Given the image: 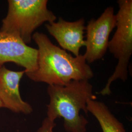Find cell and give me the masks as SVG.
I'll use <instances>...</instances> for the list:
<instances>
[{"label": "cell", "mask_w": 132, "mask_h": 132, "mask_svg": "<svg viewBox=\"0 0 132 132\" xmlns=\"http://www.w3.org/2000/svg\"><path fill=\"white\" fill-rule=\"evenodd\" d=\"M38 46L37 68L26 73L30 80L48 85H65L73 80H90L94 75L84 55L73 56L54 45L43 33H33Z\"/></svg>", "instance_id": "1"}, {"label": "cell", "mask_w": 132, "mask_h": 132, "mask_svg": "<svg viewBox=\"0 0 132 132\" xmlns=\"http://www.w3.org/2000/svg\"><path fill=\"white\" fill-rule=\"evenodd\" d=\"M47 93L50 102L46 117L54 121L63 118L67 132H87L89 122L80 112L83 111L88 114V101L96 99L89 80H73L62 86L48 85Z\"/></svg>", "instance_id": "2"}, {"label": "cell", "mask_w": 132, "mask_h": 132, "mask_svg": "<svg viewBox=\"0 0 132 132\" xmlns=\"http://www.w3.org/2000/svg\"><path fill=\"white\" fill-rule=\"evenodd\" d=\"M47 0H9L8 11L0 31L16 36L26 44L43 23L55 22L57 17L47 9Z\"/></svg>", "instance_id": "3"}, {"label": "cell", "mask_w": 132, "mask_h": 132, "mask_svg": "<svg viewBox=\"0 0 132 132\" xmlns=\"http://www.w3.org/2000/svg\"><path fill=\"white\" fill-rule=\"evenodd\" d=\"M118 3L117 29L109 42L108 48L118 63L105 87L97 93L102 95L111 94V85L113 81L118 79L123 81L127 80L128 67L132 54V1L119 0Z\"/></svg>", "instance_id": "4"}, {"label": "cell", "mask_w": 132, "mask_h": 132, "mask_svg": "<svg viewBox=\"0 0 132 132\" xmlns=\"http://www.w3.org/2000/svg\"><path fill=\"white\" fill-rule=\"evenodd\" d=\"M116 24V15L112 6L106 9L97 19L88 22L85 29L86 50L84 54L87 63H92L103 57L108 50L110 35Z\"/></svg>", "instance_id": "5"}, {"label": "cell", "mask_w": 132, "mask_h": 132, "mask_svg": "<svg viewBox=\"0 0 132 132\" xmlns=\"http://www.w3.org/2000/svg\"><path fill=\"white\" fill-rule=\"evenodd\" d=\"M38 50L30 47L18 37L0 31V68L7 62L24 67L25 73L37 68Z\"/></svg>", "instance_id": "6"}, {"label": "cell", "mask_w": 132, "mask_h": 132, "mask_svg": "<svg viewBox=\"0 0 132 132\" xmlns=\"http://www.w3.org/2000/svg\"><path fill=\"white\" fill-rule=\"evenodd\" d=\"M85 23L84 18L69 22L59 17L57 22L46 24V27L61 48L78 56L80 55V48L86 45L84 36Z\"/></svg>", "instance_id": "7"}, {"label": "cell", "mask_w": 132, "mask_h": 132, "mask_svg": "<svg viewBox=\"0 0 132 132\" xmlns=\"http://www.w3.org/2000/svg\"><path fill=\"white\" fill-rule=\"evenodd\" d=\"M24 73V70L11 71L4 66L0 68V101L3 107L14 113L28 114L33 112V109L22 99L19 89Z\"/></svg>", "instance_id": "8"}, {"label": "cell", "mask_w": 132, "mask_h": 132, "mask_svg": "<svg viewBox=\"0 0 132 132\" xmlns=\"http://www.w3.org/2000/svg\"><path fill=\"white\" fill-rule=\"evenodd\" d=\"M87 109L99 123L102 132H126L124 125L103 102L90 99Z\"/></svg>", "instance_id": "9"}, {"label": "cell", "mask_w": 132, "mask_h": 132, "mask_svg": "<svg viewBox=\"0 0 132 132\" xmlns=\"http://www.w3.org/2000/svg\"><path fill=\"white\" fill-rule=\"evenodd\" d=\"M56 126L55 121L46 117L36 132H54V129Z\"/></svg>", "instance_id": "10"}, {"label": "cell", "mask_w": 132, "mask_h": 132, "mask_svg": "<svg viewBox=\"0 0 132 132\" xmlns=\"http://www.w3.org/2000/svg\"><path fill=\"white\" fill-rule=\"evenodd\" d=\"M3 108V104L2 103L1 101H0V108Z\"/></svg>", "instance_id": "11"}]
</instances>
